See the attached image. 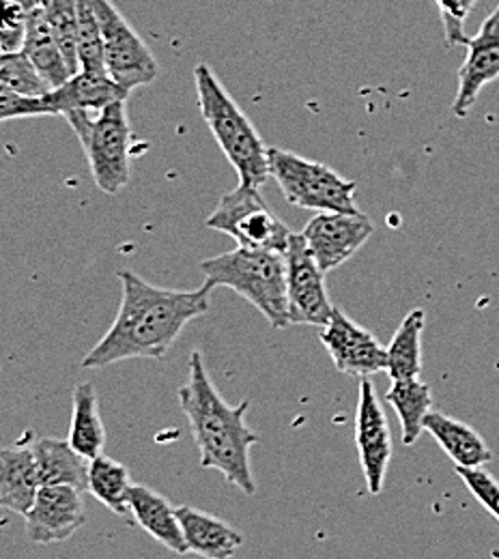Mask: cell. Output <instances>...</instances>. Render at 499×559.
<instances>
[{"label": "cell", "instance_id": "6da1fadb", "mask_svg": "<svg viewBox=\"0 0 499 559\" xmlns=\"http://www.w3.org/2000/svg\"><path fill=\"white\" fill-rule=\"evenodd\" d=\"M121 306L104 338L82 359V368H106L128 359H162L188 323L210 312V293L203 282L194 290L159 288L121 272Z\"/></svg>", "mask_w": 499, "mask_h": 559}, {"label": "cell", "instance_id": "7a4b0ae2", "mask_svg": "<svg viewBox=\"0 0 499 559\" xmlns=\"http://www.w3.org/2000/svg\"><path fill=\"white\" fill-rule=\"evenodd\" d=\"M179 405L190 421L201 452V465L219 472L230 485L252 497L257 483L250 465V450L259 435L246 424L250 401L230 407L215 388L203 353L192 350L186 385L179 388Z\"/></svg>", "mask_w": 499, "mask_h": 559}, {"label": "cell", "instance_id": "3957f363", "mask_svg": "<svg viewBox=\"0 0 499 559\" xmlns=\"http://www.w3.org/2000/svg\"><path fill=\"white\" fill-rule=\"evenodd\" d=\"M194 84L201 115L217 146L237 170L239 183L261 188L270 177L268 148L261 134L207 63L194 68Z\"/></svg>", "mask_w": 499, "mask_h": 559}, {"label": "cell", "instance_id": "277c9868", "mask_svg": "<svg viewBox=\"0 0 499 559\" xmlns=\"http://www.w3.org/2000/svg\"><path fill=\"white\" fill-rule=\"evenodd\" d=\"M201 272L205 274L207 286H224L248 299L272 328H290L286 297V257L283 252L239 246L226 254L203 261Z\"/></svg>", "mask_w": 499, "mask_h": 559}, {"label": "cell", "instance_id": "5b68a950", "mask_svg": "<svg viewBox=\"0 0 499 559\" xmlns=\"http://www.w3.org/2000/svg\"><path fill=\"white\" fill-rule=\"evenodd\" d=\"M82 142L91 175L104 194H119L130 183L132 128L126 102H117L97 115L73 112L66 117Z\"/></svg>", "mask_w": 499, "mask_h": 559}, {"label": "cell", "instance_id": "8992f818", "mask_svg": "<svg viewBox=\"0 0 499 559\" xmlns=\"http://www.w3.org/2000/svg\"><path fill=\"white\" fill-rule=\"evenodd\" d=\"M268 159L270 177L281 186L288 205L299 210L359 213L356 183L341 177L334 168L285 148H268Z\"/></svg>", "mask_w": 499, "mask_h": 559}, {"label": "cell", "instance_id": "52a82bcc", "mask_svg": "<svg viewBox=\"0 0 499 559\" xmlns=\"http://www.w3.org/2000/svg\"><path fill=\"white\" fill-rule=\"evenodd\" d=\"M205 224L207 228L224 233L239 246L252 250H272L285 254L293 237L285 222L265 205L261 188L241 183L219 199Z\"/></svg>", "mask_w": 499, "mask_h": 559}, {"label": "cell", "instance_id": "ba28073f", "mask_svg": "<svg viewBox=\"0 0 499 559\" xmlns=\"http://www.w3.org/2000/svg\"><path fill=\"white\" fill-rule=\"evenodd\" d=\"M102 28L104 63L108 75L123 88L151 84L157 78V61L143 37L123 17L112 0H93Z\"/></svg>", "mask_w": 499, "mask_h": 559}, {"label": "cell", "instance_id": "9c48e42d", "mask_svg": "<svg viewBox=\"0 0 499 559\" xmlns=\"http://www.w3.org/2000/svg\"><path fill=\"white\" fill-rule=\"evenodd\" d=\"M285 257L288 323L325 328L336 310L328 295L325 272L310 254L301 235L293 233Z\"/></svg>", "mask_w": 499, "mask_h": 559}, {"label": "cell", "instance_id": "30bf717a", "mask_svg": "<svg viewBox=\"0 0 499 559\" xmlns=\"http://www.w3.org/2000/svg\"><path fill=\"white\" fill-rule=\"evenodd\" d=\"M375 233V224L364 213L321 211L314 215L301 237L319 267L328 274L347 263Z\"/></svg>", "mask_w": 499, "mask_h": 559}, {"label": "cell", "instance_id": "8fae6325", "mask_svg": "<svg viewBox=\"0 0 499 559\" xmlns=\"http://www.w3.org/2000/svg\"><path fill=\"white\" fill-rule=\"evenodd\" d=\"M356 445L359 465L370 495H381L392 461V435L385 412L368 377L359 381L356 409Z\"/></svg>", "mask_w": 499, "mask_h": 559}, {"label": "cell", "instance_id": "7c38bea8", "mask_svg": "<svg viewBox=\"0 0 499 559\" xmlns=\"http://www.w3.org/2000/svg\"><path fill=\"white\" fill-rule=\"evenodd\" d=\"M319 338L336 370L343 374L364 379L388 370V349H383L368 330L357 325L338 308L334 310L332 321L321 330Z\"/></svg>", "mask_w": 499, "mask_h": 559}, {"label": "cell", "instance_id": "4fadbf2b", "mask_svg": "<svg viewBox=\"0 0 499 559\" xmlns=\"http://www.w3.org/2000/svg\"><path fill=\"white\" fill-rule=\"evenodd\" d=\"M24 521L28 538L37 545L70 540L86 523L82 492L68 485L39 487Z\"/></svg>", "mask_w": 499, "mask_h": 559}, {"label": "cell", "instance_id": "5bb4252c", "mask_svg": "<svg viewBox=\"0 0 499 559\" xmlns=\"http://www.w3.org/2000/svg\"><path fill=\"white\" fill-rule=\"evenodd\" d=\"M499 78V4L476 37H470L467 57L459 70V91L452 104L456 119H467L480 91Z\"/></svg>", "mask_w": 499, "mask_h": 559}, {"label": "cell", "instance_id": "9a60e30c", "mask_svg": "<svg viewBox=\"0 0 499 559\" xmlns=\"http://www.w3.org/2000/svg\"><path fill=\"white\" fill-rule=\"evenodd\" d=\"M128 97L130 91L115 82L108 73L91 71H78L63 86L44 95L55 117H68L73 112L97 115L117 102H128Z\"/></svg>", "mask_w": 499, "mask_h": 559}, {"label": "cell", "instance_id": "2e32d148", "mask_svg": "<svg viewBox=\"0 0 499 559\" xmlns=\"http://www.w3.org/2000/svg\"><path fill=\"white\" fill-rule=\"evenodd\" d=\"M177 516L183 530L188 554L205 559H230L243 545L241 532L199 508L179 506Z\"/></svg>", "mask_w": 499, "mask_h": 559}, {"label": "cell", "instance_id": "e0dca14e", "mask_svg": "<svg viewBox=\"0 0 499 559\" xmlns=\"http://www.w3.org/2000/svg\"><path fill=\"white\" fill-rule=\"evenodd\" d=\"M130 510L134 521L151 538L177 556L188 554L177 508H173L166 497L143 485H134L130 490Z\"/></svg>", "mask_w": 499, "mask_h": 559}, {"label": "cell", "instance_id": "ac0fdd59", "mask_svg": "<svg viewBox=\"0 0 499 559\" xmlns=\"http://www.w3.org/2000/svg\"><path fill=\"white\" fill-rule=\"evenodd\" d=\"M37 474L41 487L68 485L80 492L88 490V459H84L78 450H73L70 439L46 437L35 441L33 445Z\"/></svg>", "mask_w": 499, "mask_h": 559}, {"label": "cell", "instance_id": "d6986e66", "mask_svg": "<svg viewBox=\"0 0 499 559\" xmlns=\"http://www.w3.org/2000/svg\"><path fill=\"white\" fill-rule=\"evenodd\" d=\"M41 487L33 448H0V503L26 514Z\"/></svg>", "mask_w": 499, "mask_h": 559}, {"label": "cell", "instance_id": "ffe728a7", "mask_svg": "<svg viewBox=\"0 0 499 559\" xmlns=\"http://www.w3.org/2000/svg\"><path fill=\"white\" fill-rule=\"evenodd\" d=\"M425 430L435 437L456 467H483L494 459L487 441L461 419L450 418L441 412H430L425 419Z\"/></svg>", "mask_w": 499, "mask_h": 559}, {"label": "cell", "instance_id": "44dd1931", "mask_svg": "<svg viewBox=\"0 0 499 559\" xmlns=\"http://www.w3.org/2000/svg\"><path fill=\"white\" fill-rule=\"evenodd\" d=\"M22 52L28 57V61L35 66V70L41 73V78L50 84V88L63 86L73 75L59 44L52 37L41 0H37V4L31 9L26 41H24Z\"/></svg>", "mask_w": 499, "mask_h": 559}, {"label": "cell", "instance_id": "7402d4cb", "mask_svg": "<svg viewBox=\"0 0 499 559\" xmlns=\"http://www.w3.org/2000/svg\"><path fill=\"white\" fill-rule=\"evenodd\" d=\"M70 443L88 461L104 454L106 428L99 414L97 392L91 383H80L73 390Z\"/></svg>", "mask_w": 499, "mask_h": 559}, {"label": "cell", "instance_id": "603a6c76", "mask_svg": "<svg viewBox=\"0 0 499 559\" xmlns=\"http://www.w3.org/2000/svg\"><path fill=\"white\" fill-rule=\"evenodd\" d=\"M427 314L423 308L412 310L399 325L388 347V374L392 381L418 379L423 372V332Z\"/></svg>", "mask_w": 499, "mask_h": 559}, {"label": "cell", "instance_id": "cb8c5ba5", "mask_svg": "<svg viewBox=\"0 0 499 559\" xmlns=\"http://www.w3.org/2000/svg\"><path fill=\"white\" fill-rule=\"evenodd\" d=\"M132 478L126 465L119 461L99 454L88 463V492L110 508L117 516L128 519L132 514L130 510V490H132Z\"/></svg>", "mask_w": 499, "mask_h": 559}, {"label": "cell", "instance_id": "d4e9b609", "mask_svg": "<svg viewBox=\"0 0 499 559\" xmlns=\"http://www.w3.org/2000/svg\"><path fill=\"white\" fill-rule=\"evenodd\" d=\"M385 399L401 419L403 443L414 445L425 432V419L430 414V405H432L430 388L420 379L392 381Z\"/></svg>", "mask_w": 499, "mask_h": 559}, {"label": "cell", "instance_id": "484cf974", "mask_svg": "<svg viewBox=\"0 0 499 559\" xmlns=\"http://www.w3.org/2000/svg\"><path fill=\"white\" fill-rule=\"evenodd\" d=\"M48 26L59 44L73 75L80 71L78 59V0H41Z\"/></svg>", "mask_w": 499, "mask_h": 559}, {"label": "cell", "instance_id": "4316f807", "mask_svg": "<svg viewBox=\"0 0 499 559\" xmlns=\"http://www.w3.org/2000/svg\"><path fill=\"white\" fill-rule=\"evenodd\" d=\"M78 59L80 71L108 73L104 63L102 28L93 0H78Z\"/></svg>", "mask_w": 499, "mask_h": 559}, {"label": "cell", "instance_id": "83f0119b", "mask_svg": "<svg viewBox=\"0 0 499 559\" xmlns=\"http://www.w3.org/2000/svg\"><path fill=\"white\" fill-rule=\"evenodd\" d=\"M0 88L28 97H44L52 91L24 52H0Z\"/></svg>", "mask_w": 499, "mask_h": 559}, {"label": "cell", "instance_id": "f1b7e54d", "mask_svg": "<svg viewBox=\"0 0 499 559\" xmlns=\"http://www.w3.org/2000/svg\"><path fill=\"white\" fill-rule=\"evenodd\" d=\"M37 0H0V52H22L28 15Z\"/></svg>", "mask_w": 499, "mask_h": 559}, {"label": "cell", "instance_id": "f546056e", "mask_svg": "<svg viewBox=\"0 0 499 559\" xmlns=\"http://www.w3.org/2000/svg\"><path fill=\"white\" fill-rule=\"evenodd\" d=\"M441 13L443 35L448 46H467L470 37L465 35V22L478 0H435Z\"/></svg>", "mask_w": 499, "mask_h": 559}, {"label": "cell", "instance_id": "4dcf8cb0", "mask_svg": "<svg viewBox=\"0 0 499 559\" xmlns=\"http://www.w3.org/2000/svg\"><path fill=\"white\" fill-rule=\"evenodd\" d=\"M31 117H55L44 97H28L0 88V123Z\"/></svg>", "mask_w": 499, "mask_h": 559}, {"label": "cell", "instance_id": "1f68e13d", "mask_svg": "<svg viewBox=\"0 0 499 559\" xmlns=\"http://www.w3.org/2000/svg\"><path fill=\"white\" fill-rule=\"evenodd\" d=\"M456 474L463 478L467 489L499 521V483L483 467H456Z\"/></svg>", "mask_w": 499, "mask_h": 559}, {"label": "cell", "instance_id": "d6a6232c", "mask_svg": "<svg viewBox=\"0 0 499 559\" xmlns=\"http://www.w3.org/2000/svg\"><path fill=\"white\" fill-rule=\"evenodd\" d=\"M0 506H2V503H0Z\"/></svg>", "mask_w": 499, "mask_h": 559}]
</instances>
